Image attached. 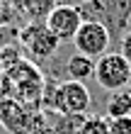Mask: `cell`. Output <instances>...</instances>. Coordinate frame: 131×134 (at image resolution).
<instances>
[{"mask_svg": "<svg viewBox=\"0 0 131 134\" xmlns=\"http://www.w3.org/2000/svg\"><path fill=\"white\" fill-rule=\"evenodd\" d=\"M44 88H46V78L39 64H34L32 59H24V56L10 68H5L3 78H0V90H3L0 98H12L32 110H41Z\"/></svg>", "mask_w": 131, "mask_h": 134, "instance_id": "obj_1", "label": "cell"}, {"mask_svg": "<svg viewBox=\"0 0 131 134\" xmlns=\"http://www.w3.org/2000/svg\"><path fill=\"white\" fill-rule=\"evenodd\" d=\"M90 90L85 83L78 81H63V83H49L46 81L41 110H51L56 115H88L90 110Z\"/></svg>", "mask_w": 131, "mask_h": 134, "instance_id": "obj_2", "label": "cell"}, {"mask_svg": "<svg viewBox=\"0 0 131 134\" xmlns=\"http://www.w3.org/2000/svg\"><path fill=\"white\" fill-rule=\"evenodd\" d=\"M78 10L83 20L104 25L112 37L124 34L131 22V0H88L78 5Z\"/></svg>", "mask_w": 131, "mask_h": 134, "instance_id": "obj_3", "label": "cell"}, {"mask_svg": "<svg viewBox=\"0 0 131 134\" xmlns=\"http://www.w3.org/2000/svg\"><path fill=\"white\" fill-rule=\"evenodd\" d=\"M20 49L29 54V59L34 61H49L56 56L61 49V39L46 27V22H27L20 29Z\"/></svg>", "mask_w": 131, "mask_h": 134, "instance_id": "obj_4", "label": "cell"}, {"mask_svg": "<svg viewBox=\"0 0 131 134\" xmlns=\"http://www.w3.org/2000/svg\"><path fill=\"white\" fill-rule=\"evenodd\" d=\"M131 78V64L119 51H107L95 61V83L102 90H124Z\"/></svg>", "mask_w": 131, "mask_h": 134, "instance_id": "obj_5", "label": "cell"}, {"mask_svg": "<svg viewBox=\"0 0 131 134\" xmlns=\"http://www.w3.org/2000/svg\"><path fill=\"white\" fill-rule=\"evenodd\" d=\"M112 44V34L109 29L99 22H92V20H83V25L78 27V32L73 37V46L78 54H85L90 59H99L102 54H107Z\"/></svg>", "mask_w": 131, "mask_h": 134, "instance_id": "obj_6", "label": "cell"}, {"mask_svg": "<svg viewBox=\"0 0 131 134\" xmlns=\"http://www.w3.org/2000/svg\"><path fill=\"white\" fill-rule=\"evenodd\" d=\"M44 22H46V27L61 39V44H63V42H73L78 27L83 25V15L78 10V5H63V3H58Z\"/></svg>", "mask_w": 131, "mask_h": 134, "instance_id": "obj_7", "label": "cell"}, {"mask_svg": "<svg viewBox=\"0 0 131 134\" xmlns=\"http://www.w3.org/2000/svg\"><path fill=\"white\" fill-rule=\"evenodd\" d=\"M32 107L12 98H0V124L7 134H29L32 127Z\"/></svg>", "mask_w": 131, "mask_h": 134, "instance_id": "obj_8", "label": "cell"}, {"mask_svg": "<svg viewBox=\"0 0 131 134\" xmlns=\"http://www.w3.org/2000/svg\"><path fill=\"white\" fill-rule=\"evenodd\" d=\"M66 73H68V81L88 83L90 78H95V59L75 51L73 56H68V61H66Z\"/></svg>", "mask_w": 131, "mask_h": 134, "instance_id": "obj_9", "label": "cell"}, {"mask_svg": "<svg viewBox=\"0 0 131 134\" xmlns=\"http://www.w3.org/2000/svg\"><path fill=\"white\" fill-rule=\"evenodd\" d=\"M17 3L22 7V12L29 17V22H44L61 0H17Z\"/></svg>", "mask_w": 131, "mask_h": 134, "instance_id": "obj_10", "label": "cell"}, {"mask_svg": "<svg viewBox=\"0 0 131 134\" xmlns=\"http://www.w3.org/2000/svg\"><path fill=\"white\" fill-rule=\"evenodd\" d=\"M104 115L109 120H117V117H131V93L129 90H114L109 100H107Z\"/></svg>", "mask_w": 131, "mask_h": 134, "instance_id": "obj_11", "label": "cell"}, {"mask_svg": "<svg viewBox=\"0 0 131 134\" xmlns=\"http://www.w3.org/2000/svg\"><path fill=\"white\" fill-rule=\"evenodd\" d=\"M88 115H58V122L51 124V134H78Z\"/></svg>", "mask_w": 131, "mask_h": 134, "instance_id": "obj_12", "label": "cell"}, {"mask_svg": "<svg viewBox=\"0 0 131 134\" xmlns=\"http://www.w3.org/2000/svg\"><path fill=\"white\" fill-rule=\"evenodd\" d=\"M78 134H109V117L107 115H92L85 117Z\"/></svg>", "mask_w": 131, "mask_h": 134, "instance_id": "obj_13", "label": "cell"}, {"mask_svg": "<svg viewBox=\"0 0 131 134\" xmlns=\"http://www.w3.org/2000/svg\"><path fill=\"white\" fill-rule=\"evenodd\" d=\"M22 59V49L17 44H3L0 46V66L5 68H10L12 64H17V61Z\"/></svg>", "mask_w": 131, "mask_h": 134, "instance_id": "obj_14", "label": "cell"}, {"mask_svg": "<svg viewBox=\"0 0 131 134\" xmlns=\"http://www.w3.org/2000/svg\"><path fill=\"white\" fill-rule=\"evenodd\" d=\"M109 134H131V117L109 120Z\"/></svg>", "mask_w": 131, "mask_h": 134, "instance_id": "obj_15", "label": "cell"}, {"mask_svg": "<svg viewBox=\"0 0 131 134\" xmlns=\"http://www.w3.org/2000/svg\"><path fill=\"white\" fill-rule=\"evenodd\" d=\"M119 54L124 56L129 64H131V29H126L121 34V42H119Z\"/></svg>", "mask_w": 131, "mask_h": 134, "instance_id": "obj_16", "label": "cell"}, {"mask_svg": "<svg viewBox=\"0 0 131 134\" xmlns=\"http://www.w3.org/2000/svg\"><path fill=\"white\" fill-rule=\"evenodd\" d=\"M0 78H3V66H0Z\"/></svg>", "mask_w": 131, "mask_h": 134, "instance_id": "obj_17", "label": "cell"}, {"mask_svg": "<svg viewBox=\"0 0 131 134\" xmlns=\"http://www.w3.org/2000/svg\"><path fill=\"white\" fill-rule=\"evenodd\" d=\"M129 88H131V78H129Z\"/></svg>", "mask_w": 131, "mask_h": 134, "instance_id": "obj_18", "label": "cell"}, {"mask_svg": "<svg viewBox=\"0 0 131 134\" xmlns=\"http://www.w3.org/2000/svg\"><path fill=\"white\" fill-rule=\"evenodd\" d=\"M0 132H3V124H0Z\"/></svg>", "mask_w": 131, "mask_h": 134, "instance_id": "obj_19", "label": "cell"}, {"mask_svg": "<svg viewBox=\"0 0 131 134\" xmlns=\"http://www.w3.org/2000/svg\"><path fill=\"white\" fill-rule=\"evenodd\" d=\"M80 3H88V0H80Z\"/></svg>", "mask_w": 131, "mask_h": 134, "instance_id": "obj_20", "label": "cell"}, {"mask_svg": "<svg viewBox=\"0 0 131 134\" xmlns=\"http://www.w3.org/2000/svg\"><path fill=\"white\" fill-rule=\"evenodd\" d=\"M46 134H51V132H46Z\"/></svg>", "mask_w": 131, "mask_h": 134, "instance_id": "obj_21", "label": "cell"}]
</instances>
